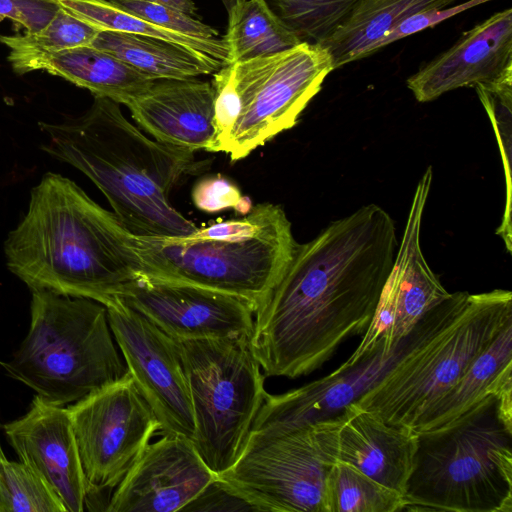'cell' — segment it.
Here are the masks:
<instances>
[{
    "instance_id": "obj_1",
    "label": "cell",
    "mask_w": 512,
    "mask_h": 512,
    "mask_svg": "<svg viewBox=\"0 0 512 512\" xmlns=\"http://www.w3.org/2000/svg\"><path fill=\"white\" fill-rule=\"evenodd\" d=\"M394 220L376 204L296 244L254 314L252 351L265 376L320 368L348 337L365 333L398 250Z\"/></svg>"
},
{
    "instance_id": "obj_2",
    "label": "cell",
    "mask_w": 512,
    "mask_h": 512,
    "mask_svg": "<svg viewBox=\"0 0 512 512\" xmlns=\"http://www.w3.org/2000/svg\"><path fill=\"white\" fill-rule=\"evenodd\" d=\"M131 233L76 183L46 173L5 241L8 269L31 290L105 305L142 276Z\"/></svg>"
},
{
    "instance_id": "obj_3",
    "label": "cell",
    "mask_w": 512,
    "mask_h": 512,
    "mask_svg": "<svg viewBox=\"0 0 512 512\" xmlns=\"http://www.w3.org/2000/svg\"><path fill=\"white\" fill-rule=\"evenodd\" d=\"M43 149L85 174L131 233L181 237L197 226L170 202L180 179L203 167L194 153L148 138L122 113L120 104L94 97L82 115L40 122Z\"/></svg>"
},
{
    "instance_id": "obj_4",
    "label": "cell",
    "mask_w": 512,
    "mask_h": 512,
    "mask_svg": "<svg viewBox=\"0 0 512 512\" xmlns=\"http://www.w3.org/2000/svg\"><path fill=\"white\" fill-rule=\"evenodd\" d=\"M509 321V290L450 293L421 318L404 352L355 403L391 425L414 430Z\"/></svg>"
},
{
    "instance_id": "obj_5",
    "label": "cell",
    "mask_w": 512,
    "mask_h": 512,
    "mask_svg": "<svg viewBox=\"0 0 512 512\" xmlns=\"http://www.w3.org/2000/svg\"><path fill=\"white\" fill-rule=\"evenodd\" d=\"M132 237L142 276L233 294L256 308L297 244L286 213L272 203L181 237Z\"/></svg>"
},
{
    "instance_id": "obj_6",
    "label": "cell",
    "mask_w": 512,
    "mask_h": 512,
    "mask_svg": "<svg viewBox=\"0 0 512 512\" xmlns=\"http://www.w3.org/2000/svg\"><path fill=\"white\" fill-rule=\"evenodd\" d=\"M417 436L403 511L512 512V422L496 395Z\"/></svg>"
},
{
    "instance_id": "obj_7",
    "label": "cell",
    "mask_w": 512,
    "mask_h": 512,
    "mask_svg": "<svg viewBox=\"0 0 512 512\" xmlns=\"http://www.w3.org/2000/svg\"><path fill=\"white\" fill-rule=\"evenodd\" d=\"M30 325L1 365L13 379L53 405L73 404L129 374L105 305L34 289Z\"/></svg>"
},
{
    "instance_id": "obj_8",
    "label": "cell",
    "mask_w": 512,
    "mask_h": 512,
    "mask_svg": "<svg viewBox=\"0 0 512 512\" xmlns=\"http://www.w3.org/2000/svg\"><path fill=\"white\" fill-rule=\"evenodd\" d=\"M191 395L192 442L217 475L238 458L264 402V374L248 336L175 339Z\"/></svg>"
},
{
    "instance_id": "obj_9",
    "label": "cell",
    "mask_w": 512,
    "mask_h": 512,
    "mask_svg": "<svg viewBox=\"0 0 512 512\" xmlns=\"http://www.w3.org/2000/svg\"><path fill=\"white\" fill-rule=\"evenodd\" d=\"M227 64L240 102L237 120L221 148L232 162L294 127L334 70L326 48L305 41L278 53Z\"/></svg>"
},
{
    "instance_id": "obj_10",
    "label": "cell",
    "mask_w": 512,
    "mask_h": 512,
    "mask_svg": "<svg viewBox=\"0 0 512 512\" xmlns=\"http://www.w3.org/2000/svg\"><path fill=\"white\" fill-rule=\"evenodd\" d=\"M334 462L317 424L251 430L238 458L218 477L258 511L327 512L326 480Z\"/></svg>"
},
{
    "instance_id": "obj_11",
    "label": "cell",
    "mask_w": 512,
    "mask_h": 512,
    "mask_svg": "<svg viewBox=\"0 0 512 512\" xmlns=\"http://www.w3.org/2000/svg\"><path fill=\"white\" fill-rule=\"evenodd\" d=\"M87 499L115 488L160 431L130 373L67 407Z\"/></svg>"
},
{
    "instance_id": "obj_12",
    "label": "cell",
    "mask_w": 512,
    "mask_h": 512,
    "mask_svg": "<svg viewBox=\"0 0 512 512\" xmlns=\"http://www.w3.org/2000/svg\"><path fill=\"white\" fill-rule=\"evenodd\" d=\"M116 344L162 434L193 439L191 395L175 339L120 297L105 304Z\"/></svg>"
},
{
    "instance_id": "obj_13",
    "label": "cell",
    "mask_w": 512,
    "mask_h": 512,
    "mask_svg": "<svg viewBox=\"0 0 512 512\" xmlns=\"http://www.w3.org/2000/svg\"><path fill=\"white\" fill-rule=\"evenodd\" d=\"M432 178L429 166L416 186L395 263L373 318L347 363L357 362L379 346L387 353L392 352L429 310L450 295L431 270L420 245Z\"/></svg>"
},
{
    "instance_id": "obj_14",
    "label": "cell",
    "mask_w": 512,
    "mask_h": 512,
    "mask_svg": "<svg viewBox=\"0 0 512 512\" xmlns=\"http://www.w3.org/2000/svg\"><path fill=\"white\" fill-rule=\"evenodd\" d=\"M173 339L251 337L256 307L208 288L140 276L119 296Z\"/></svg>"
},
{
    "instance_id": "obj_15",
    "label": "cell",
    "mask_w": 512,
    "mask_h": 512,
    "mask_svg": "<svg viewBox=\"0 0 512 512\" xmlns=\"http://www.w3.org/2000/svg\"><path fill=\"white\" fill-rule=\"evenodd\" d=\"M191 439L163 434L149 443L107 502L108 512H176L217 478Z\"/></svg>"
},
{
    "instance_id": "obj_16",
    "label": "cell",
    "mask_w": 512,
    "mask_h": 512,
    "mask_svg": "<svg viewBox=\"0 0 512 512\" xmlns=\"http://www.w3.org/2000/svg\"><path fill=\"white\" fill-rule=\"evenodd\" d=\"M326 452L404 496L417 451V433L385 422L377 413L348 405L317 423Z\"/></svg>"
},
{
    "instance_id": "obj_17",
    "label": "cell",
    "mask_w": 512,
    "mask_h": 512,
    "mask_svg": "<svg viewBox=\"0 0 512 512\" xmlns=\"http://www.w3.org/2000/svg\"><path fill=\"white\" fill-rule=\"evenodd\" d=\"M410 333L390 353L379 346L357 362H344L309 384L282 394L267 393L251 430L288 431L338 416L389 370L406 349Z\"/></svg>"
},
{
    "instance_id": "obj_18",
    "label": "cell",
    "mask_w": 512,
    "mask_h": 512,
    "mask_svg": "<svg viewBox=\"0 0 512 512\" xmlns=\"http://www.w3.org/2000/svg\"><path fill=\"white\" fill-rule=\"evenodd\" d=\"M512 75V9L478 23L407 81L418 102H430L462 87L490 84Z\"/></svg>"
},
{
    "instance_id": "obj_19",
    "label": "cell",
    "mask_w": 512,
    "mask_h": 512,
    "mask_svg": "<svg viewBox=\"0 0 512 512\" xmlns=\"http://www.w3.org/2000/svg\"><path fill=\"white\" fill-rule=\"evenodd\" d=\"M21 462L53 490L66 512H81L87 490L67 408L34 397L21 418L4 425Z\"/></svg>"
},
{
    "instance_id": "obj_20",
    "label": "cell",
    "mask_w": 512,
    "mask_h": 512,
    "mask_svg": "<svg viewBox=\"0 0 512 512\" xmlns=\"http://www.w3.org/2000/svg\"><path fill=\"white\" fill-rule=\"evenodd\" d=\"M126 107L156 141L195 153L212 152L214 88L198 78L159 79Z\"/></svg>"
},
{
    "instance_id": "obj_21",
    "label": "cell",
    "mask_w": 512,
    "mask_h": 512,
    "mask_svg": "<svg viewBox=\"0 0 512 512\" xmlns=\"http://www.w3.org/2000/svg\"><path fill=\"white\" fill-rule=\"evenodd\" d=\"M23 75L42 70L89 90L94 97L127 105L155 81L113 55L92 46L43 54L11 65Z\"/></svg>"
},
{
    "instance_id": "obj_22",
    "label": "cell",
    "mask_w": 512,
    "mask_h": 512,
    "mask_svg": "<svg viewBox=\"0 0 512 512\" xmlns=\"http://www.w3.org/2000/svg\"><path fill=\"white\" fill-rule=\"evenodd\" d=\"M509 382H512V321L503 326L460 379L426 410L414 431H429L448 424L486 396L496 395Z\"/></svg>"
},
{
    "instance_id": "obj_23",
    "label": "cell",
    "mask_w": 512,
    "mask_h": 512,
    "mask_svg": "<svg viewBox=\"0 0 512 512\" xmlns=\"http://www.w3.org/2000/svg\"><path fill=\"white\" fill-rule=\"evenodd\" d=\"M91 46L153 80L198 78L215 73L224 64L205 53L138 34L99 31Z\"/></svg>"
},
{
    "instance_id": "obj_24",
    "label": "cell",
    "mask_w": 512,
    "mask_h": 512,
    "mask_svg": "<svg viewBox=\"0 0 512 512\" xmlns=\"http://www.w3.org/2000/svg\"><path fill=\"white\" fill-rule=\"evenodd\" d=\"M455 0H364L321 45L334 69L371 56L381 40L411 15L444 8Z\"/></svg>"
},
{
    "instance_id": "obj_25",
    "label": "cell",
    "mask_w": 512,
    "mask_h": 512,
    "mask_svg": "<svg viewBox=\"0 0 512 512\" xmlns=\"http://www.w3.org/2000/svg\"><path fill=\"white\" fill-rule=\"evenodd\" d=\"M227 14L228 26L222 36L227 47L226 63L278 53L302 42L266 0H242Z\"/></svg>"
},
{
    "instance_id": "obj_26",
    "label": "cell",
    "mask_w": 512,
    "mask_h": 512,
    "mask_svg": "<svg viewBox=\"0 0 512 512\" xmlns=\"http://www.w3.org/2000/svg\"><path fill=\"white\" fill-rule=\"evenodd\" d=\"M77 19L97 31L138 34L163 39L227 62V47L222 37L202 39L180 34L154 25L122 9L110 0H55Z\"/></svg>"
},
{
    "instance_id": "obj_27",
    "label": "cell",
    "mask_w": 512,
    "mask_h": 512,
    "mask_svg": "<svg viewBox=\"0 0 512 512\" xmlns=\"http://www.w3.org/2000/svg\"><path fill=\"white\" fill-rule=\"evenodd\" d=\"M404 506L403 495L395 490L348 464H332L326 480L327 512H397Z\"/></svg>"
},
{
    "instance_id": "obj_28",
    "label": "cell",
    "mask_w": 512,
    "mask_h": 512,
    "mask_svg": "<svg viewBox=\"0 0 512 512\" xmlns=\"http://www.w3.org/2000/svg\"><path fill=\"white\" fill-rule=\"evenodd\" d=\"M99 31L59 8L41 30L16 35H1L0 43L9 49L10 65L43 54L91 46Z\"/></svg>"
},
{
    "instance_id": "obj_29",
    "label": "cell",
    "mask_w": 512,
    "mask_h": 512,
    "mask_svg": "<svg viewBox=\"0 0 512 512\" xmlns=\"http://www.w3.org/2000/svg\"><path fill=\"white\" fill-rule=\"evenodd\" d=\"M303 42L323 43L364 0H266Z\"/></svg>"
},
{
    "instance_id": "obj_30",
    "label": "cell",
    "mask_w": 512,
    "mask_h": 512,
    "mask_svg": "<svg viewBox=\"0 0 512 512\" xmlns=\"http://www.w3.org/2000/svg\"><path fill=\"white\" fill-rule=\"evenodd\" d=\"M486 110L497 137L506 184V201L501 224L496 233L512 251L511 223V150H512V75L490 84L474 87Z\"/></svg>"
},
{
    "instance_id": "obj_31",
    "label": "cell",
    "mask_w": 512,
    "mask_h": 512,
    "mask_svg": "<svg viewBox=\"0 0 512 512\" xmlns=\"http://www.w3.org/2000/svg\"><path fill=\"white\" fill-rule=\"evenodd\" d=\"M0 512H66L47 483L27 464L0 457Z\"/></svg>"
},
{
    "instance_id": "obj_32",
    "label": "cell",
    "mask_w": 512,
    "mask_h": 512,
    "mask_svg": "<svg viewBox=\"0 0 512 512\" xmlns=\"http://www.w3.org/2000/svg\"><path fill=\"white\" fill-rule=\"evenodd\" d=\"M138 17L180 34L202 39L219 38V32L200 18L149 0H110Z\"/></svg>"
},
{
    "instance_id": "obj_33",
    "label": "cell",
    "mask_w": 512,
    "mask_h": 512,
    "mask_svg": "<svg viewBox=\"0 0 512 512\" xmlns=\"http://www.w3.org/2000/svg\"><path fill=\"white\" fill-rule=\"evenodd\" d=\"M215 140L212 152H221L240 112L239 96L235 88L231 67L224 63L213 73Z\"/></svg>"
},
{
    "instance_id": "obj_34",
    "label": "cell",
    "mask_w": 512,
    "mask_h": 512,
    "mask_svg": "<svg viewBox=\"0 0 512 512\" xmlns=\"http://www.w3.org/2000/svg\"><path fill=\"white\" fill-rule=\"evenodd\" d=\"M192 200L205 213H218L233 208L245 215L253 207L238 187L221 175L200 179L193 187Z\"/></svg>"
},
{
    "instance_id": "obj_35",
    "label": "cell",
    "mask_w": 512,
    "mask_h": 512,
    "mask_svg": "<svg viewBox=\"0 0 512 512\" xmlns=\"http://www.w3.org/2000/svg\"><path fill=\"white\" fill-rule=\"evenodd\" d=\"M181 511L188 512H259L255 506L235 492L218 476Z\"/></svg>"
},
{
    "instance_id": "obj_36",
    "label": "cell",
    "mask_w": 512,
    "mask_h": 512,
    "mask_svg": "<svg viewBox=\"0 0 512 512\" xmlns=\"http://www.w3.org/2000/svg\"><path fill=\"white\" fill-rule=\"evenodd\" d=\"M55 0H0V19H10L25 32L43 29L59 10Z\"/></svg>"
},
{
    "instance_id": "obj_37",
    "label": "cell",
    "mask_w": 512,
    "mask_h": 512,
    "mask_svg": "<svg viewBox=\"0 0 512 512\" xmlns=\"http://www.w3.org/2000/svg\"><path fill=\"white\" fill-rule=\"evenodd\" d=\"M488 1L491 0H469L452 7L447 6L444 8L430 9L415 13L403 20L381 40L379 50L397 40H401L414 33L433 27L448 18Z\"/></svg>"
},
{
    "instance_id": "obj_38",
    "label": "cell",
    "mask_w": 512,
    "mask_h": 512,
    "mask_svg": "<svg viewBox=\"0 0 512 512\" xmlns=\"http://www.w3.org/2000/svg\"><path fill=\"white\" fill-rule=\"evenodd\" d=\"M154 3L165 5L186 13L192 17H198V8L193 0H149Z\"/></svg>"
},
{
    "instance_id": "obj_39",
    "label": "cell",
    "mask_w": 512,
    "mask_h": 512,
    "mask_svg": "<svg viewBox=\"0 0 512 512\" xmlns=\"http://www.w3.org/2000/svg\"><path fill=\"white\" fill-rule=\"evenodd\" d=\"M225 7L226 11L228 12L235 4L242 0H220Z\"/></svg>"
},
{
    "instance_id": "obj_40",
    "label": "cell",
    "mask_w": 512,
    "mask_h": 512,
    "mask_svg": "<svg viewBox=\"0 0 512 512\" xmlns=\"http://www.w3.org/2000/svg\"><path fill=\"white\" fill-rule=\"evenodd\" d=\"M3 455H4V453H3V450H2L1 445H0V457H2Z\"/></svg>"
}]
</instances>
